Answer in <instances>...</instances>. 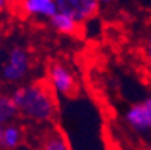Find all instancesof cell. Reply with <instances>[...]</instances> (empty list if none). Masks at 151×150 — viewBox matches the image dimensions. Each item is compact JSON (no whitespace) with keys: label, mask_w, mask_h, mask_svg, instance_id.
<instances>
[{"label":"cell","mask_w":151,"mask_h":150,"mask_svg":"<svg viewBox=\"0 0 151 150\" xmlns=\"http://www.w3.org/2000/svg\"><path fill=\"white\" fill-rule=\"evenodd\" d=\"M32 72V56L23 45H11L0 60V80L6 84L21 86Z\"/></svg>","instance_id":"2"},{"label":"cell","mask_w":151,"mask_h":150,"mask_svg":"<svg viewBox=\"0 0 151 150\" xmlns=\"http://www.w3.org/2000/svg\"><path fill=\"white\" fill-rule=\"evenodd\" d=\"M58 12L70 17L78 24L91 20L100 8L97 0H55Z\"/></svg>","instance_id":"4"},{"label":"cell","mask_w":151,"mask_h":150,"mask_svg":"<svg viewBox=\"0 0 151 150\" xmlns=\"http://www.w3.org/2000/svg\"><path fill=\"white\" fill-rule=\"evenodd\" d=\"M11 98L18 116L26 120L47 125L57 116L55 93L50 87L48 81L39 80L24 83L14 89Z\"/></svg>","instance_id":"1"},{"label":"cell","mask_w":151,"mask_h":150,"mask_svg":"<svg viewBox=\"0 0 151 150\" xmlns=\"http://www.w3.org/2000/svg\"><path fill=\"white\" fill-rule=\"evenodd\" d=\"M19 9L27 17L45 18L48 21L58 12L55 0H24L19 3Z\"/></svg>","instance_id":"6"},{"label":"cell","mask_w":151,"mask_h":150,"mask_svg":"<svg viewBox=\"0 0 151 150\" xmlns=\"http://www.w3.org/2000/svg\"><path fill=\"white\" fill-rule=\"evenodd\" d=\"M147 150H151V147H148V149H147Z\"/></svg>","instance_id":"13"},{"label":"cell","mask_w":151,"mask_h":150,"mask_svg":"<svg viewBox=\"0 0 151 150\" xmlns=\"http://www.w3.org/2000/svg\"><path fill=\"white\" fill-rule=\"evenodd\" d=\"M8 6H9V3L6 2V0H0V12H3Z\"/></svg>","instance_id":"12"},{"label":"cell","mask_w":151,"mask_h":150,"mask_svg":"<svg viewBox=\"0 0 151 150\" xmlns=\"http://www.w3.org/2000/svg\"><path fill=\"white\" fill-rule=\"evenodd\" d=\"M144 53H145V57H147V60H148V63H150V66H151V30L148 32L147 39H145Z\"/></svg>","instance_id":"11"},{"label":"cell","mask_w":151,"mask_h":150,"mask_svg":"<svg viewBox=\"0 0 151 150\" xmlns=\"http://www.w3.org/2000/svg\"><path fill=\"white\" fill-rule=\"evenodd\" d=\"M0 60H2V59H0Z\"/></svg>","instance_id":"14"},{"label":"cell","mask_w":151,"mask_h":150,"mask_svg":"<svg viewBox=\"0 0 151 150\" xmlns=\"http://www.w3.org/2000/svg\"><path fill=\"white\" fill-rule=\"evenodd\" d=\"M17 116H18V113H17V108L14 105L11 95L0 92V132H2L5 126L14 123Z\"/></svg>","instance_id":"9"},{"label":"cell","mask_w":151,"mask_h":150,"mask_svg":"<svg viewBox=\"0 0 151 150\" xmlns=\"http://www.w3.org/2000/svg\"><path fill=\"white\" fill-rule=\"evenodd\" d=\"M48 23L55 32H58L61 35L72 36V35H76L78 30H79V24L76 23V21L72 20L70 17H68V15L61 14V12H57Z\"/></svg>","instance_id":"8"},{"label":"cell","mask_w":151,"mask_h":150,"mask_svg":"<svg viewBox=\"0 0 151 150\" xmlns=\"http://www.w3.org/2000/svg\"><path fill=\"white\" fill-rule=\"evenodd\" d=\"M40 150H72V149L60 131H51L45 137Z\"/></svg>","instance_id":"10"},{"label":"cell","mask_w":151,"mask_h":150,"mask_svg":"<svg viewBox=\"0 0 151 150\" xmlns=\"http://www.w3.org/2000/svg\"><path fill=\"white\" fill-rule=\"evenodd\" d=\"M48 84L54 93L61 96H73L78 92V83L73 72L60 62H52L48 68Z\"/></svg>","instance_id":"3"},{"label":"cell","mask_w":151,"mask_h":150,"mask_svg":"<svg viewBox=\"0 0 151 150\" xmlns=\"http://www.w3.org/2000/svg\"><path fill=\"white\" fill-rule=\"evenodd\" d=\"M24 140V131L17 122L5 126L0 132V150H18Z\"/></svg>","instance_id":"7"},{"label":"cell","mask_w":151,"mask_h":150,"mask_svg":"<svg viewBox=\"0 0 151 150\" xmlns=\"http://www.w3.org/2000/svg\"><path fill=\"white\" fill-rule=\"evenodd\" d=\"M127 125L138 132H147L151 129V98H147L138 104H133L124 116Z\"/></svg>","instance_id":"5"}]
</instances>
